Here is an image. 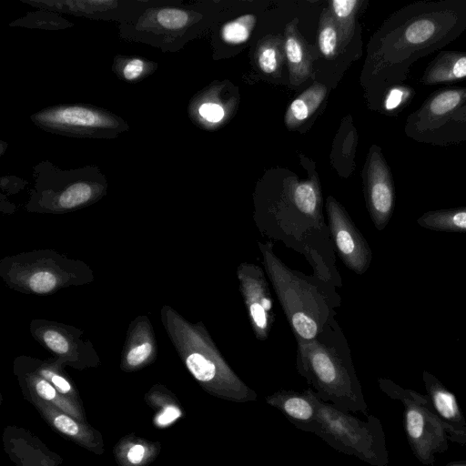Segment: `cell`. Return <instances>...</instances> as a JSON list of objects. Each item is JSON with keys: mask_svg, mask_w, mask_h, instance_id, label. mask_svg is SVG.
Instances as JSON below:
<instances>
[{"mask_svg": "<svg viewBox=\"0 0 466 466\" xmlns=\"http://www.w3.org/2000/svg\"><path fill=\"white\" fill-rule=\"evenodd\" d=\"M464 31L466 0L418 1L401 7L387 21L376 51L384 87L404 85L415 62L441 51Z\"/></svg>", "mask_w": 466, "mask_h": 466, "instance_id": "cell-1", "label": "cell"}, {"mask_svg": "<svg viewBox=\"0 0 466 466\" xmlns=\"http://www.w3.org/2000/svg\"><path fill=\"white\" fill-rule=\"evenodd\" d=\"M295 366L325 402L347 412L369 415L348 340L336 319L313 339L298 340Z\"/></svg>", "mask_w": 466, "mask_h": 466, "instance_id": "cell-2", "label": "cell"}, {"mask_svg": "<svg viewBox=\"0 0 466 466\" xmlns=\"http://www.w3.org/2000/svg\"><path fill=\"white\" fill-rule=\"evenodd\" d=\"M266 275L296 341L315 339L337 315L341 299L337 287L318 276L288 267L274 252L273 242H258Z\"/></svg>", "mask_w": 466, "mask_h": 466, "instance_id": "cell-3", "label": "cell"}, {"mask_svg": "<svg viewBox=\"0 0 466 466\" xmlns=\"http://www.w3.org/2000/svg\"><path fill=\"white\" fill-rule=\"evenodd\" d=\"M160 319L182 362L206 392L237 403L257 400V392L227 362L202 321L190 322L167 304Z\"/></svg>", "mask_w": 466, "mask_h": 466, "instance_id": "cell-4", "label": "cell"}, {"mask_svg": "<svg viewBox=\"0 0 466 466\" xmlns=\"http://www.w3.org/2000/svg\"><path fill=\"white\" fill-rule=\"evenodd\" d=\"M34 185L25 209L38 214H66L102 199L108 182L101 169L93 165L61 169L49 160L33 167Z\"/></svg>", "mask_w": 466, "mask_h": 466, "instance_id": "cell-5", "label": "cell"}, {"mask_svg": "<svg viewBox=\"0 0 466 466\" xmlns=\"http://www.w3.org/2000/svg\"><path fill=\"white\" fill-rule=\"evenodd\" d=\"M0 277L15 291L40 296L86 285L95 279L94 272L86 263L52 249L24 251L3 258Z\"/></svg>", "mask_w": 466, "mask_h": 466, "instance_id": "cell-6", "label": "cell"}, {"mask_svg": "<svg viewBox=\"0 0 466 466\" xmlns=\"http://www.w3.org/2000/svg\"><path fill=\"white\" fill-rule=\"evenodd\" d=\"M334 450L371 466H387L389 452L380 420L369 414L362 420L334 405L318 400V417L309 431Z\"/></svg>", "mask_w": 466, "mask_h": 466, "instance_id": "cell-7", "label": "cell"}, {"mask_svg": "<svg viewBox=\"0 0 466 466\" xmlns=\"http://www.w3.org/2000/svg\"><path fill=\"white\" fill-rule=\"evenodd\" d=\"M404 133L416 142L438 147L466 142V86L431 93L408 116Z\"/></svg>", "mask_w": 466, "mask_h": 466, "instance_id": "cell-8", "label": "cell"}, {"mask_svg": "<svg viewBox=\"0 0 466 466\" xmlns=\"http://www.w3.org/2000/svg\"><path fill=\"white\" fill-rule=\"evenodd\" d=\"M378 384L388 397L402 403L404 431L413 455L423 465L433 466L435 454L449 450V439L428 396L385 378L378 379Z\"/></svg>", "mask_w": 466, "mask_h": 466, "instance_id": "cell-9", "label": "cell"}, {"mask_svg": "<svg viewBox=\"0 0 466 466\" xmlns=\"http://www.w3.org/2000/svg\"><path fill=\"white\" fill-rule=\"evenodd\" d=\"M178 3L148 0L137 16L118 25L119 36L126 41L149 45L164 53L177 51L196 20V14Z\"/></svg>", "mask_w": 466, "mask_h": 466, "instance_id": "cell-10", "label": "cell"}, {"mask_svg": "<svg viewBox=\"0 0 466 466\" xmlns=\"http://www.w3.org/2000/svg\"><path fill=\"white\" fill-rule=\"evenodd\" d=\"M40 129L76 138L114 139L129 126L119 116L88 104H66L43 108L30 116Z\"/></svg>", "mask_w": 466, "mask_h": 466, "instance_id": "cell-11", "label": "cell"}, {"mask_svg": "<svg viewBox=\"0 0 466 466\" xmlns=\"http://www.w3.org/2000/svg\"><path fill=\"white\" fill-rule=\"evenodd\" d=\"M29 331L35 341L63 364L83 369L96 366L99 362L92 342L74 326L35 319L29 324Z\"/></svg>", "mask_w": 466, "mask_h": 466, "instance_id": "cell-12", "label": "cell"}, {"mask_svg": "<svg viewBox=\"0 0 466 466\" xmlns=\"http://www.w3.org/2000/svg\"><path fill=\"white\" fill-rule=\"evenodd\" d=\"M237 278L252 332L265 341L276 319L268 279L259 266L246 261L237 267Z\"/></svg>", "mask_w": 466, "mask_h": 466, "instance_id": "cell-13", "label": "cell"}, {"mask_svg": "<svg viewBox=\"0 0 466 466\" xmlns=\"http://www.w3.org/2000/svg\"><path fill=\"white\" fill-rule=\"evenodd\" d=\"M328 226L337 254L352 272L364 274L372 260L371 248L346 209L332 197L326 201Z\"/></svg>", "mask_w": 466, "mask_h": 466, "instance_id": "cell-14", "label": "cell"}, {"mask_svg": "<svg viewBox=\"0 0 466 466\" xmlns=\"http://www.w3.org/2000/svg\"><path fill=\"white\" fill-rule=\"evenodd\" d=\"M39 10L81 16L92 20L114 21L118 25L137 16L148 0H22Z\"/></svg>", "mask_w": 466, "mask_h": 466, "instance_id": "cell-15", "label": "cell"}, {"mask_svg": "<svg viewBox=\"0 0 466 466\" xmlns=\"http://www.w3.org/2000/svg\"><path fill=\"white\" fill-rule=\"evenodd\" d=\"M365 198L370 218L378 230L388 225L395 207V187L380 148H370L365 171Z\"/></svg>", "mask_w": 466, "mask_h": 466, "instance_id": "cell-16", "label": "cell"}, {"mask_svg": "<svg viewBox=\"0 0 466 466\" xmlns=\"http://www.w3.org/2000/svg\"><path fill=\"white\" fill-rule=\"evenodd\" d=\"M157 344L152 323L147 316H137L128 325L121 353V369L140 370L155 361Z\"/></svg>", "mask_w": 466, "mask_h": 466, "instance_id": "cell-17", "label": "cell"}, {"mask_svg": "<svg viewBox=\"0 0 466 466\" xmlns=\"http://www.w3.org/2000/svg\"><path fill=\"white\" fill-rule=\"evenodd\" d=\"M318 400L311 388L302 391L280 390L265 397L267 404L279 410L296 428L307 432L317 420Z\"/></svg>", "mask_w": 466, "mask_h": 466, "instance_id": "cell-18", "label": "cell"}, {"mask_svg": "<svg viewBox=\"0 0 466 466\" xmlns=\"http://www.w3.org/2000/svg\"><path fill=\"white\" fill-rule=\"evenodd\" d=\"M15 371L20 379L35 397L38 400L67 413L76 420H83L82 413L69 400L68 398L62 395L49 381L36 373L25 361L24 356H19L15 360Z\"/></svg>", "mask_w": 466, "mask_h": 466, "instance_id": "cell-19", "label": "cell"}, {"mask_svg": "<svg viewBox=\"0 0 466 466\" xmlns=\"http://www.w3.org/2000/svg\"><path fill=\"white\" fill-rule=\"evenodd\" d=\"M466 78V51L441 50L429 63L420 78L424 86L450 84Z\"/></svg>", "mask_w": 466, "mask_h": 466, "instance_id": "cell-20", "label": "cell"}, {"mask_svg": "<svg viewBox=\"0 0 466 466\" xmlns=\"http://www.w3.org/2000/svg\"><path fill=\"white\" fill-rule=\"evenodd\" d=\"M427 396L436 414L445 422L458 427L466 426V419L455 395L434 375L422 373Z\"/></svg>", "mask_w": 466, "mask_h": 466, "instance_id": "cell-21", "label": "cell"}, {"mask_svg": "<svg viewBox=\"0 0 466 466\" xmlns=\"http://www.w3.org/2000/svg\"><path fill=\"white\" fill-rule=\"evenodd\" d=\"M37 404L46 420L59 432L86 447L95 445L93 432L76 419L44 401Z\"/></svg>", "mask_w": 466, "mask_h": 466, "instance_id": "cell-22", "label": "cell"}, {"mask_svg": "<svg viewBox=\"0 0 466 466\" xmlns=\"http://www.w3.org/2000/svg\"><path fill=\"white\" fill-rule=\"evenodd\" d=\"M421 228L443 232H466V206L431 210L417 218Z\"/></svg>", "mask_w": 466, "mask_h": 466, "instance_id": "cell-23", "label": "cell"}, {"mask_svg": "<svg viewBox=\"0 0 466 466\" xmlns=\"http://www.w3.org/2000/svg\"><path fill=\"white\" fill-rule=\"evenodd\" d=\"M326 95V86L314 84L299 96L289 106L286 124L294 127L308 118L320 105Z\"/></svg>", "mask_w": 466, "mask_h": 466, "instance_id": "cell-24", "label": "cell"}, {"mask_svg": "<svg viewBox=\"0 0 466 466\" xmlns=\"http://www.w3.org/2000/svg\"><path fill=\"white\" fill-rule=\"evenodd\" d=\"M24 359L36 373L49 381L62 395L66 398L76 395L74 386L62 370L64 364L56 359L40 360L27 356H24Z\"/></svg>", "mask_w": 466, "mask_h": 466, "instance_id": "cell-25", "label": "cell"}, {"mask_svg": "<svg viewBox=\"0 0 466 466\" xmlns=\"http://www.w3.org/2000/svg\"><path fill=\"white\" fill-rule=\"evenodd\" d=\"M157 67V63L143 57L117 55L114 58L112 70L123 81L134 83L152 75Z\"/></svg>", "mask_w": 466, "mask_h": 466, "instance_id": "cell-26", "label": "cell"}, {"mask_svg": "<svg viewBox=\"0 0 466 466\" xmlns=\"http://www.w3.org/2000/svg\"><path fill=\"white\" fill-rule=\"evenodd\" d=\"M9 25L31 29L63 30L74 26V24L60 14L38 9V11L27 13L25 16L10 23Z\"/></svg>", "mask_w": 466, "mask_h": 466, "instance_id": "cell-27", "label": "cell"}, {"mask_svg": "<svg viewBox=\"0 0 466 466\" xmlns=\"http://www.w3.org/2000/svg\"><path fill=\"white\" fill-rule=\"evenodd\" d=\"M360 4V2L358 0H334L330 4L331 14L340 31L342 46H345L351 38L354 30V17Z\"/></svg>", "mask_w": 466, "mask_h": 466, "instance_id": "cell-28", "label": "cell"}, {"mask_svg": "<svg viewBox=\"0 0 466 466\" xmlns=\"http://www.w3.org/2000/svg\"><path fill=\"white\" fill-rule=\"evenodd\" d=\"M285 51L292 79L295 81L303 79L309 74V68L305 58L304 49L294 34L289 33L287 35Z\"/></svg>", "mask_w": 466, "mask_h": 466, "instance_id": "cell-29", "label": "cell"}, {"mask_svg": "<svg viewBox=\"0 0 466 466\" xmlns=\"http://www.w3.org/2000/svg\"><path fill=\"white\" fill-rule=\"evenodd\" d=\"M256 23L253 15H245L225 24L220 31L222 39L229 44H240L248 40Z\"/></svg>", "mask_w": 466, "mask_h": 466, "instance_id": "cell-30", "label": "cell"}, {"mask_svg": "<svg viewBox=\"0 0 466 466\" xmlns=\"http://www.w3.org/2000/svg\"><path fill=\"white\" fill-rule=\"evenodd\" d=\"M338 26L329 11L323 12L319 33V47L323 56H332L338 46Z\"/></svg>", "mask_w": 466, "mask_h": 466, "instance_id": "cell-31", "label": "cell"}, {"mask_svg": "<svg viewBox=\"0 0 466 466\" xmlns=\"http://www.w3.org/2000/svg\"><path fill=\"white\" fill-rule=\"evenodd\" d=\"M414 95L411 86L405 84L392 86L385 93L383 108L390 112L401 110L410 104Z\"/></svg>", "mask_w": 466, "mask_h": 466, "instance_id": "cell-32", "label": "cell"}, {"mask_svg": "<svg viewBox=\"0 0 466 466\" xmlns=\"http://www.w3.org/2000/svg\"><path fill=\"white\" fill-rule=\"evenodd\" d=\"M258 64L264 73H274L278 67V55L276 48L270 46H263L258 53Z\"/></svg>", "mask_w": 466, "mask_h": 466, "instance_id": "cell-33", "label": "cell"}, {"mask_svg": "<svg viewBox=\"0 0 466 466\" xmlns=\"http://www.w3.org/2000/svg\"><path fill=\"white\" fill-rule=\"evenodd\" d=\"M199 115L207 121L217 123L224 116V110L221 106L216 103L206 102L198 107Z\"/></svg>", "mask_w": 466, "mask_h": 466, "instance_id": "cell-34", "label": "cell"}, {"mask_svg": "<svg viewBox=\"0 0 466 466\" xmlns=\"http://www.w3.org/2000/svg\"><path fill=\"white\" fill-rule=\"evenodd\" d=\"M449 441L460 444H466V426L458 427L442 420Z\"/></svg>", "mask_w": 466, "mask_h": 466, "instance_id": "cell-35", "label": "cell"}, {"mask_svg": "<svg viewBox=\"0 0 466 466\" xmlns=\"http://www.w3.org/2000/svg\"><path fill=\"white\" fill-rule=\"evenodd\" d=\"M146 453L147 448L140 443H136L127 451V458L131 464L138 465L144 461Z\"/></svg>", "mask_w": 466, "mask_h": 466, "instance_id": "cell-36", "label": "cell"}, {"mask_svg": "<svg viewBox=\"0 0 466 466\" xmlns=\"http://www.w3.org/2000/svg\"><path fill=\"white\" fill-rule=\"evenodd\" d=\"M181 411L177 407L171 406L167 408L159 416H157L156 421L158 425L165 426L180 417Z\"/></svg>", "mask_w": 466, "mask_h": 466, "instance_id": "cell-37", "label": "cell"}, {"mask_svg": "<svg viewBox=\"0 0 466 466\" xmlns=\"http://www.w3.org/2000/svg\"><path fill=\"white\" fill-rule=\"evenodd\" d=\"M442 466H466V461H451Z\"/></svg>", "mask_w": 466, "mask_h": 466, "instance_id": "cell-38", "label": "cell"}]
</instances>
